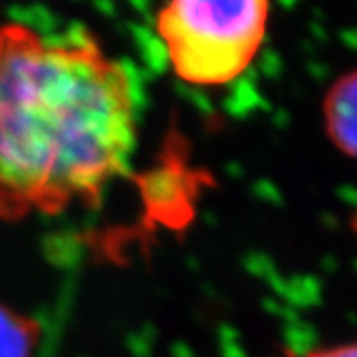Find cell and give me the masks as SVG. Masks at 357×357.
<instances>
[{"instance_id":"cell-1","label":"cell","mask_w":357,"mask_h":357,"mask_svg":"<svg viewBox=\"0 0 357 357\" xmlns=\"http://www.w3.org/2000/svg\"><path fill=\"white\" fill-rule=\"evenodd\" d=\"M135 141L133 79L89 34L0 26V220L98 203Z\"/></svg>"},{"instance_id":"cell-2","label":"cell","mask_w":357,"mask_h":357,"mask_svg":"<svg viewBox=\"0 0 357 357\" xmlns=\"http://www.w3.org/2000/svg\"><path fill=\"white\" fill-rule=\"evenodd\" d=\"M260 0H177L155 18L175 76L192 86H225L243 76L268 26Z\"/></svg>"},{"instance_id":"cell-3","label":"cell","mask_w":357,"mask_h":357,"mask_svg":"<svg viewBox=\"0 0 357 357\" xmlns=\"http://www.w3.org/2000/svg\"><path fill=\"white\" fill-rule=\"evenodd\" d=\"M324 117L328 137L347 157L357 159V72L345 74L330 88Z\"/></svg>"},{"instance_id":"cell-4","label":"cell","mask_w":357,"mask_h":357,"mask_svg":"<svg viewBox=\"0 0 357 357\" xmlns=\"http://www.w3.org/2000/svg\"><path fill=\"white\" fill-rule=\"evenodd\" d=\"M40 326L10 307L0 306V357H32Z\"/></svg>"},{"instance_id":"cell-5","label":"cell","mask_w":357,"mask_h":357,"mask_svg":"<svg viewBox=\"0 0 357 357\" xmlns=\"http://www.w3.org/2000/svg\"><path fill=\"white\" fill-rule=\"evenodd\" d=\"M294 357H357V342H354V344L332 345V347H318V349H312V351H307L304 356Z\"/></svg>"}]
</instances>
